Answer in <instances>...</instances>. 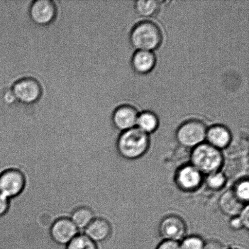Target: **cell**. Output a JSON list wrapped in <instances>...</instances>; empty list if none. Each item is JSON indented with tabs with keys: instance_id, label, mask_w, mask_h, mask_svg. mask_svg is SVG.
Instances as JSON below:
<instances>
[{
	"instance_id": "cell-1",
	"label": "cell",
	"mask_w": 249,
	"mask_h": 249,
	"mask_svg": "<svg viewBox=\"0 0 249 249\" xmlns=\"http://www.w3.org/2000/svg\"><path fill=\"white\" fill-rule=\"evenodd\" d=\"M150 145V135L137 127L122 132L116 140V149L119 157L128 160L142 158L147 153Z\"/></svg>"
},
{
	"instance_id": "cell-2",
	"label": "cell",
	"mask_w": 249,
	"mask_h": 249,
	"mask_svg": "<svg viewBox=\"0 0 249 249\" xmlns=\"http://www.w3.org/2000/svg\"><path fill=\"white\" fill-rule=\"evenodd\" d=\"M163 41L162 31L158 24L150 20L138 22L129 34V42L136 51L158 50Z\"/></svg>"
},
{
	"instance_id": "cell-3",
	"label": "cell",
	"mask_w": 249,
	"mask_h": 249,
	"mask_svg": "<svg viewBox=\"0 0 249 249\" xmlns=\"http://www.w3.org/2000/svg\"><path fill=\"white\" fill-rule=\"evenodd\" d=\"M224 163L223 151L209 145L206 142L192 149L190 163L204 177L221 171Z\"/></svg>"
},
{
	"instance_id": "cell-4",
	"label": "cell",
	"mask_w": 249,
	"mask_h": 249,
	"mask_svg": "<svg viewBox=\"0 0 249 249\" xmlns=\"http://www.w3.org/2000/svg\"><path fill=\"white\" fill-rule=\"evenodd\" d=\"M207 128V124L200 119H189L177 128L176 140L182 147L194 148L206 142Z\"/></svg>"
},
{
	"instance_id": "cell-5",
	"label": "cell",
	"mask_w": 249,
	"mask_h": 249,
	"mask_svg": "<svg viewBox=\"0 0 249 249\" xmlns=\"http://www.w3.org/2000/svg\"><path fill=\"white\" fill-rule=\"evenodd\" d=\"M17 101L31 105L36 103L43 94V88L36 78L24 77L17 80L12 89Z\"/></svg>"
},
{
	"instance_id": "cell-6",
	"label": "cell",
	"mask_w": 249,
	"mask_h": 249,
	"mask_svg": "<svg viewBox=\"0 0 249 249\" xmlns=\"http://www.w3.org/2000/svg\"><path fill=\"white\" fill-rule=\"evenodd\" d=\"M187 225L181 216L171 214L161 219L158 227V233L162 240L180 242L187 236Z\"/></svg>"
},
{
	"instance_id": "cell-7",
	"label": "cell",
	"mask_w": 249,
	"mask_h": 249,
	"mask_svg": "<svg viewBox=\"0 0 249 249\" xmlns=\"http://www.w3.org/2000/svg\"><path fill=\"white\" fill-rule=\"evenodd\" d=\"M204 176L192 164L184 165L178 168L175 175V182L182 192L192 193L201 187Z\"/></svg>"
},
{
	"instance_id": "cell-8",
	"label": "cell",
	"mask_w": 249,
	"mask_h": 249,
	"mask_svg": "<svg viewBox=\"0 0 249 249\" xmlns=\"http://www.w3.org/2000/svg\"><path fill=\"white\" fill-rule=\"evenodd\" d=\"M25 178L21 171L9 168L0 175V194L7 198L18 196L25 186Z\"/></svg>"
},
{
	"instance_id": "cell-9",
	"label": "cell",
	"mask_w": 249,
	"mask_h": 249,
	"mask_svg": "<svg viewBox=\"0 0 249 249\" xmlns=\"http://www.w3.org/2000/svg\"><path fill=\"white\" fill-rule=\"evenodd\" d=\"M29 16L32 20L41 26L49 25L57 16V7L53 0H36L29 7Z\"/></svg>"
},
{
	"instance_id": "cell-10",
	"label": "cell",
	"mask_w": 249,
	"mask_h": 249,
	"mask_svg": "<svg viewBox=\"0 0 249 249\" xmlns=\"http://www.w3.org/2000/svg\"><path fill=\"white\" fill-rule=\"evenodd\" d=\"M139 113L136 107L131 105L119 106L112 114L111 121L114 128L122 133L136 127Z\"/></svg>"
},
{
	"instance_id": "cell-11",
	"label": "cell",
	"mask_w": 249,
	"mask_h": 249,
	"mask_svg": "<svg viewBox=\"0 0 249 249\" xmlns=\"http://www.w3.org/2000/svg\"><path fill=\"white\" fill-rule=\"evenodd\" d=\"M79 233V231L70 218L57 219L50 229V235L53 240L62 246H67Z\"/></svg>"
},
{
	"instance_id": "cell-12",
	"label": "cell",
	"mask_w": 249,
	"mask_h": 249,
	"mask_svg": "<svg viewBox=\"0 0 249 249\" xmlns=\"http://www.w3.org/2000/svg\"><path fill=\"white\" fill-rule=\"evenodd\" d=\"M111 221L104 217H96L85 229L83 233L95 243L98 244L108 240L113 233Z\"/></svg>"
},
{
	"instance_id": "cell-13",
	"label": "cell",
	"mask_w": 249,
	"mask_h": 249,
	"mask_svg": "<svg viewBox=\"0 0 249 249\" xmlns=\"http://www.w3.org/2000/svg\"><path fill=\"white\" fill-rule=\"evenodd\" d=\"M232 134L230 129L224 124H214L207 129L206 142L223 151L230 146Z\"/></svg>"
},
{
	"instance_id": "cell-14",
	"label": "cell",
	"mask_w": 249,
	"mask_h": 249,
	"mask_svg": "<svg viewBox=\"0 0 249 249\" xmlns=\"http://www.w3.org/2000/svg\"><path fill=\"white\" fill-rule=\"evenodd\" d=\"M157 58L155 53L148 51H136L131 59L132 70L139 75H146L155 68Z\"/></svg>"
},
{
	"instance_id": "cell-15",
	"label": "cell",
	"mask_w": 249,
	"mask_h": 249,
	"mask_svg": "<svg viewBox=\"0 0 249 249\" xmlns=\"http://www.w3.org/2000/svg\"><path fill=\"white\" fill-rule=\"evenodd\" d=\"M246 205L235 196L231 189L224 192L218 201L219 210L230 218L238 216Z\"/></svg>"
},
{
	"instance_id": "cell-16",
	"label": "cell",
	"mask_w": 249,
	"mask_h": 249,
	"mask_svg": "<svg viewBox=\"0 0 249 249\" xmlns=\"http://www.w3.org/2000/svg\"><path fill=\"white\" fill-rule=\"evenodd\" d=\"M96 217L94 211L89 207L80 206L72 212L70 218L80 233H82Z\"/></svg>"
},
{
	"instance_id": "cell-17",
	"label": "cell",
	"mask_w": 249,
	"mask_h": 249,
	"mask_svg": "<svg viewBox=\"0 0 249 249\" xmlns=\"http://www.w3.org/2000/svg\"><path fill=\"white\" fill-rule=\"evenodd\" d=\"M160 126V119L157 114L149 110L139 113L136 127L142 131L150 136L155 133Z\"/></svg>"
},
{
	"instance_id": "cell-18",
	"label": "cell",
	"mask_w": 249,
	"mask_h": 249,
	"mask_svg": "<svg viewBox=\"0 0 249 249\" xmlns=\"http://www.w3.org/2000/svg\"><path fill=\"white\" fill-rule=\"evenodd\" d=\"M162 2L156 0H138L134 2L136 13L143 18H151L160 11Z\"/></svg>"
},
{
	"instance_id": "cell-19",
	"label": "cell",
	"mask_w": 249,
	"mask_h": 249,
	"mask_svg": "<svg viewBox=\"0 0 249 249\" xmlns=\"http://www.w3.org/2000/svg\"><path fill=\"white\" fill-rule=\"evenodd\" d=\"M227 178L221 171L206 176V185L211 191L218 192L225 187Z\"/></svg>"
},
{
	"instance_id": "cell-20",
	"label": "cell",
	"mask_w": 249,
	"mask_h": 249,
	"mask_svg": "<svg viewBox=\"0 0 249 249\" xmlns=\"http://www.w3.org/2000/svg\"><path fill=\"white\" fill-rule=\"evenodd\" d=\"M66 249H99V248L97 244L84 233H79L66 246Z\"/></svg>"
},
{
	"instance_id": "cell-21",
	"label": "cell",
	"mask_w": 249,
	"mask_h": 249,
	"mask_svg": "<svg viewBox=\"0 0 249 249\" xmlns=\"http://www.w3.org/2000/svg\"><path fill=\"white\" fill-rule=\"evenodd\" d=\"M232 192L235 196L245 204H248L249 199V182L248 179H241L234 185Z\"/></svg>"
},
{
	"instance_id": "cell-22",
	"label": "cell",
	"mask_w": 249,
	"mask_h": 249,
	"mask_svg": "<svg viewBox=\"0 0 249 249\" xmlns=\"http://www.w3.org/2000/svg\"><path fill=\"white\" fill-rule=\"evenodd\" d=\"M204 244L203 238L197 235L186 236L179 242L181 249H202Z\"/></svg>"
},
{
	"instance_id": "cell-23",
	"label": "cell",
	"mask_w": 249,
	"mask_h": 249,
	"mask_svg": "<svg viewBox=\"0 0 249 249\" xmlns=\"http://www.w3.org/2000/svg\"><path fill=\"white\" fill-rule=\"evenodd\" d=\"M156 249H181L179 242L177 241L162 240Z\"/></svg>"
},
{
	"instance_id": "cell-24",
	"label": "cell",
	"mask_w": 249,
	"mask_h": 249,
	"mask_svg": "<svg viewBox=\"0 0 249 249\" xmlns=\"http://www.w3.org/2000/svg\"><path fill=\"white\" fill-rule=\"evenodd\" d=\"M238 216L242 222L244 229L248 230L249 228V207L248 204L246 205Z\"/></svg>"
},
{
	"instance_id": "cell-25",
	"label": "cell",
	"mask_w": 249,
	"mask_h": 249,
	"mask_svg": "<svg viewBox=\"0 0 249 249\" xmlns=\"http://www.w3.org/2000/svg\"><path fill=\"white\" fill-rule=\"evenodd\" d=\"M10 199L4 195L0 194V217L4 216L8 211Z\"/></svg>"
},
{
	"instance_id": "cell-26",
	"label": "cell",
	"mask_w": 249,
	"mask_h": 249,
	"mask_svg": "<svg viewBox=\"0 0 249 249\" xmlns=\"http://www.w3.org/2000/svg\"><path fill=\"white\" fill-rule=\"evenodd\" d=\"M229 227L234 231H238L244 229L242 222L238 216L232 217L230 218L229 222Z\"/></svg>"
},
{
	"instance_id": "cell-27",
	"label": "cell",
	"mask_w": 249,
	"mask_h": 249,
	"mask_svg": "<svg viewBox=\"0 0 249 249\" xmlns=\"http://www.w3.org/2000/svg\"><path fill=\"white\" fill-rule=\"evenodd\" d=\"M202 249H226L223 243L218 240H211L205 242Z\"/></svg>"
},
{
	"instance_id": "cell-28",
	"label": "cell",
	"mask_w": 249,
	"mask_h": 249,
	"mask_svg": "<svg viewBox=\"0 0 249 249\" xmlns=\"http://www.w3.org/2000/svg\"><path fill=\"white\" fill-rule=\"evenodd\" d=\"M3 97L4 101L6 102L7 104L10 105L14 104L15 102L17 101L16 97L15 96L12 89H7L6 91L4 92Z\"/></svg>"
},
{
	"instance_id": "cell-29",
	"label": "cell",
	"mask_w": 249,
	"mask_h": 249,
	"mask_svg": "<svg viewBox=\"0 0 249 249\" xmlns=\"http://www.w3.org/2000/svg\"><path fill=\"white\" fill-rule=\"evenodd\" d=\"M101 150H102V151L101 150H101V153L102 154V155H103L105 156V158H106L107 159V160H108V163H109V158H108V156H107V155H106V153L104 152V151H103V150H102V149H101ZM109 202H108V206H107V207L106 212H105L103 214H102V215L101 216H104V214L105 213H106V212L107 211V208H108V207ZM96 217H98V216H96Z\"/></svg>"
}]
</instances>
